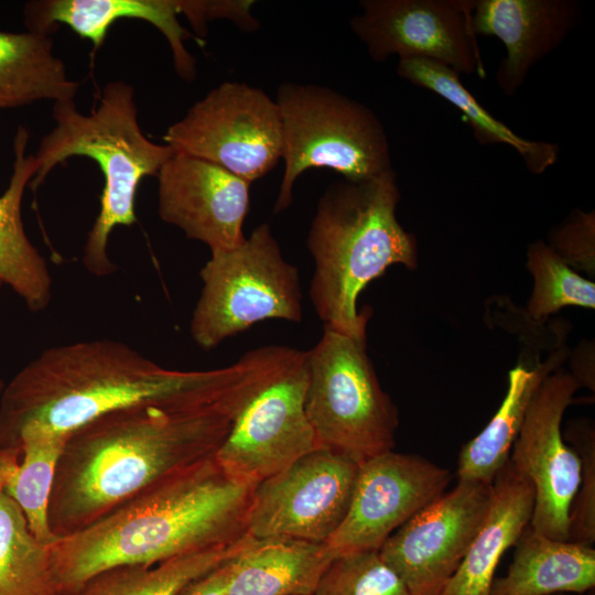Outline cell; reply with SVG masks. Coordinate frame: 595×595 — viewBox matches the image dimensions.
<instances>
[{"label": "cell", "instance_id": "26", "mask_svg": "<svg viewBox=\"0 0 595 595\" xmlns=\"http://www.w3.org/2000/svg\"><path fill=\"white\" fill-rule=\"evenodd\" d=\"M66 440L25 433L20 446H0V493L23 512L31 532L48 545L53 536L47 519L55 468Z\"/></svg>", "mask_w": 595, "mask_h": 595}, {"label": "cell", "instance_id": "8", "mask_svg": "<svg viewBox=\"0 0 595 595\" xmlns=\"http://www.w3.org/2000/svg\"><path fill=\"white\" fill-rule=\"evenodd\" d=\"M199 277L203 288L190 333L205 350L261 321L302 320L299 270L285 260L267 223L239 246L210 252Z\"/></svg>", "mask_w": 595, "mask_h": 595}, {"label": "cell", "instance_id": "32", "mask_svg": "<svg viewBox=\"0 0 595 595\" xmlns=\"http://www.w3.org/2000/svg\"><path fill=\"white\" fill-rule=\"evenodd\" d=\"M572 269L595 273V214L578 208L554 227L547 244Z\"/></svg>", "mask_w": 595, "mask_h": 595}, {"label": "cell", "instance_id": "1", "mask_svg": "<svg viewBox=\"0 0 595 595\" xmlns=\"http://www.w3.org/2000/svg\"><path fill=\"white\" fill-rule=\"evenodd\" d=\"M260 374L257 368L220 401L130 405L73 432L57 461L48 502L53 536L78 532L158 482L215 455Z\"/></svg>", "mask_w": 595, "mask_h": 595}, {"label": "cell", "instance_id": "13", "mask_svg": "<svg viewBox=\"0 0 595 595\" xmlns=\"http://www.w3.org/2000/svg\"><path fill=\"white\" fill-rule=\"evenodd\" d=\"M580 387L574 376L563 370L542 380L508 462L534 487L530 526L562 541H569V516L581 480V463L574 448L565 443L561 423Z\"/></svg>", "mask_w": 595, "mask_h": 595}, {"label": "cell", "instance_id": "12", "mask_svg": "<svg viewBox=\"0 0 595 595\" xmlns=\"http://www.w3.org/2000/svg\"><path fill=\"white\" fill-rule=\"evenodd\" d=\"M475 0H361L351 31L375 62L391 55L444 64L456 73L486 76L472 28Z\"/></svg>", "mask_w": 595, "mask_h": 595}, {"label": "cell", "instance_id": "21", "mask_svg": "<svg viewBox=\"0 0 595 595\" xmlns=\"http://www.w3.org/2000/svg\"><path fill=\"white\" fill-rule=\"evenodd\" d=\"M29 133L19 127L9 185L0 195V282L11 288L32 312L45 310L52 300V277L46 259L28 238L22 220V199L37 165L26 155Z\"/></svg>", "mask_w": 595, "mask_h": 595}, {"label": "cell", "instance_id": "24", "mask_svg": "<svg viewBox=\"0 0 595 595\" xmlns=\"http://www.w3.org/2000/svg\"><path fill=\"white\" fill-rule=\"evenodd\" d=\"M397 74L412 85L431 90L458 109L479 144H507L515 149L530 173L542 174L558 162V144L517 134L479 104L461 82V75L451 67L430 60L404 58L399 60Z\"/></svg>", "mask_w": 595, "mask_h": 595}, {"label": "cell", "instance_id": "35", "mask_svg": "<svg viewBox=\"0 0 595 595\" xmlns=\"http://www.w3.org/2000/svg\"><path fill=\"white\" fill-rule=\"evenodd\" d=\"M4 386H6V383L3 382L2 379H0V397H1L2 392H3Z\"/></svg>", "mask_w": 595, "mask_h": 595}, {"label": "cell", "instance_id": "29", "mask_svg": "<svg viewBox=\"0 0 595 595\" xmlns=\"http://www.w3.org/2000/svg\"><path fill=\"white\" fill-rule=\"evenodd\" d=\"M527 268L533 278L528 313L542 320L562 307H595V284L567 266L543 241L529 246Z\"/></svg>", "mask_w": 595, "mask_h": 595}, {"label": "cell", "instance_id": "22", "mask_svg": "<svg viewBox=\"0 0 595 595\" xmlns=\"http://www.w3.org/2000/svg\"><path fill=\"white\" fill-rule=\"evenodd\" d=\"M505 576L494 578L489 595L585 594L595 587V549L555 540L530 524L518 539Z\"/></svg>", "mask_w": 595, "mask_h": 595}, {"label": "cell", "instance_id": "36", "mask_svg": "<svg viewBox=\"0 0 595 595\" xmlns=\"http://www.w3.org/2000/svg\"><path fill=\"white\" fill-rule=\"evenodd\" d=\"M583 595H595V592H594V589H592V591H589V592H587V593H585Z\"/></svg>", "mask_w": 595, "mask_h": 595}, {"label": "cell", "instance_id": "6", "mask_svg": "<svg viewBox=\"0 0 595 595\" xmlns=\"http://www.w3.org/2000/svg\"><path fill=\"white\" fill-rule=\"evenodd\" d=\"M275 102L282 123L284 173L273 212L293 202L296 178L311 167H327L358 182L391 167L385 127L366 105L326 86L285 82Z\"/></svg>", "mask_w": 595, "mask_h": 595}, {"label": "cell", "instance_id": "2", "mask_svg": "<svg viewBox=\"0 0 595 595\" xmlns=\"http://www.w3.org/2000/svg\"><path fill=\"white\" fill-rule=\"evenodd\" d=\"M248 369L247 355L223 368L169 369L113 339L50 347L6 383L0 446H19L25 433L67 440L98 416L130 405L220 401L240 386Z\"/></svg>", "mask_w": 595, "mask_h": 595}, {"label": "cell", "instance_id": "28", "mask_svg": "<svg viewBox=\"0 0 595 595\" xmlns=\"http://www.w3.org/2000/svg\"><path fill=\"white\" fill-rule=\"evenodd\" d=\"M0 595H62L48 547L35 538L19 506L2 493Z\"/></svg>", "mask_w": 595, "mask_h": 595}, {"label": "cell", "instance_id": "5", "mask_svg": "<svg viewBox=\"0 0 595 595\" xmlns=\"http://www.w3.org/2000/svg\"><path fill=\"white\" fill-rule=\"evenodd\" d=\"M54 128L34 153L37 170L29 183L36 190L58 164L71 156H88L104 175L99 213L87 234L82 262L96 277L112 273L108 241L118 226L136 223L134 201L143 177L158 175L174 154L166 144L149 140L142 132L134 89L122 80L108 83L97 108L82 113L74 101L53 104Z\"/></svg>", "mask_w": 595, "mask_h": 595}, {"label": "cell", "instance_id": "27", "mask_svg": "<svg viewBox=\"0 0 595 595\" xmlns=\"http://www.w3.org/2000/svg\"><path fill=\"white\" fill-rule=\"evenodd\" d=\"M247 534L229 547L205 549L153 565H121L89 578L76 595H178L196 578L237 555Z\"/></svg>", "mask_w": 595, "mask_h": 595}, {"label": "cell", "instance_id": "25", "mask_svg": "<svg viewBox=\"0 0 595 595\" xmlns=\"http://www.w3.org/2000/svg\"><path fill=\"white\" fill-rule=\"evenodd\" d=\"M77 90L48 34L0 31V109L71 100Z\"/></svg>", "mask_w": 595, "mask_h": 595}, {"label": "cell", "instance_id": "15", "mask_svg": "<svg viewBox=\"0 0 595 595\" xmlns=\"http://www.w3.org/2000/svg\"><path fill=\"white\" fill-rule=\"evenodd\" d=\"M451 478L448 469L393 450L366 459L347 513L327 545L336 554L379 551L398 528L445 493Z\"/></svg>", "mask_w": 595, "mask_h": 595}, {"label": "cell", "instance_id": "30", "mask_svg": "<svg viewBox=\"0 0 595 595\" xmlns=\"http://www.w3.org/2000/svg\"><path fill=\"white\" fill-rule=\"evenodd\" d=\"M313 595H411L379 551L337 554L320 578Z\"/></svg>", "mask_w": 595, "mask_h": 595}, {"label": "cell", "instance_id": "18", "mask_svg": "<svg viewBox=\"0 0 595 595\" xmlns=\"http://www.w3.org/2000/svg\"><path fill=\"white\" fill-rule=\"evenodd\" d=\"M28 31L48 34L66 24L99 48L109 28L120 19L144 20L166 39L176 73L186 82L196 76V64L184 42L192 36L178 21L180 0H43L24 6Z\"/></svg>", "mask_w": 595, "mask_h": 595}, {"label": "cell", "instance_id": "4", "mask_svg": "<svg viewBox=\"0 0 595 595\" xmlns=\"http://www.w3.org/2000/svg\"><path fill=\"white\" fill-rule=\"evenodd\" d=\"M399 201L393 169L332 183L321 196L306 246L314 261L310 299L324 326L366 338L370 312L357 309L363 290L390 266L415 269L416 239L398 221Z\"/></svg>", "mask_w": 595, "mask_h": 595}, {"label": "cell", "instance_id": "20", "mask_svg": "<svg viewBox=\"0 0 595 595\" xmlns=\"http://www.w3.org/2000/svg\"><path fill=\"white\" fill-rule=\"evenodd\" d=\"M336 555L326 543L250 537L232 559L226 595H313Z\"/></svg>", "mask_w": 595, "mask_h": 595}, {"label": "cell", "instance_id": "11", "mask_svg": "<svg viewBox=\"0 0 595 595\" xmlns=\"http://www.w3.org/2000/svg\"><path fill=\"white\" fill-rule=\"evenodd\" d=\"M359 463L318 447L255 486L247 534L326 543L344 520Z\"/></svg>", "mask_w": 595, "mask_h": 595}, {"label": "cell", "instance_id": "23", "mask_svg": "<svg viewBox=\"0 0 595 595\" xmlns=\"http://www.w3.org/2000/svg\"><path fill=\"white\" fill-rule=\"evenodd\" d=\"M560 361V356L555 355L533 368L519 364L509 371L508 388L500 407L483 431L459 451L458 482L493 484L509 462L534 392Z\"/></svg>", "mask_w": 595, "mask_h": 595}, {"label": "cell", "instance_id": "10", "mask_svg": "<svg viewBox=\"0 0 595 595\" xmlns=\"http://www.w3.org/2000/svg\"><path fill=\"white\" fill-rule=\"evenodd\" d=\"M305 350L292 355L252 391L215 454L232 478L256 486L320 447L305 411Z\"/></svg>", "mask_w": 595, "mask_h": 595}, {"label": "cell", "instance_id": "37", "mask_svg": "<svg viewBox=\"0 0 595 595\" xmlns=\"http://www.w3.org/2000/svg\"><path fill=\"white\" fill-rule=\"evenodd\" d=\"M2 286V283L0 282V288Z\"/></svg>", "mask_w": 595, "mask_h": 595}, {"label": "cell", "instance_id": "16", "mask_svg": "<svg viewBox=\"0 0 595 595\" xmlns=\"http://www.w3.org/2000/svg\"><path fill=\"white\" fill-rule=\"evenodd\" d=\"M160 218L210 252L244 242L250 182L228 170L190 155L174 153L158 173Z\"/></svg>", "mask_w": 595, "mask_h": 595}, {"label": "cell", "instance_id": "33", "mask_svg": "<svg viewBox=\"0 0 595 595\" xmlns=\"http://www.w3.org/2000/svg\"><path fill=\"white\" fill-rule=\"evenodd\" d=\"M255 3L252 0H180V8L194 31L204 36L207 22L215 19L230 20L244 32L257 31L260 22L251 14Z\"/></svg>", "mask_w": 595, "mask_h": 595}, {"label": "cell", "instance_id": "38", "mask_svg": "<svg viewBox=\"0 0 595 595\" xmlns=\"http://www.w3.org/2000/svg\"><path fill=\"white\" fill-rule=\"evenodd\" d=\"M561 595V594H560Z\"/></svg>", "mask_w": 595, "mask_h": 595}, {"label": "cell", "instance_id": "19", "mask_svg": "<svg viewBox=\"0 0 595 595\" xmlns=\"http://www.w3.org/2000/svg\"><path fill=\"white\" fill-rule=\"evenodd\" d=\"M533 507L532 483L508 463L493 482L486 516L440 595H489L497 565L530 524Z\"/></svg>", "mask_w": 595, "mask_h": 595}, {"label": "cell", "instance_id": "17", "mask_svg": "<svg viewBox=\"0 0 595 595\" xmlns=\"http://www.w3.org/2000/svg\"><path fill=\"white\" fill-rule=\"evenodd\" d=\"M581 14L575 0H475V35L495 36L506 48L496 72L502 94L518 91L532 66L563 43Z\"/></svg>", "mask_w": 595, "mask_h": 595}, {"label": "cell", "instance_id": "14", "mask_svg": "<svg viewBox=\"0 0 595 595\" xmlns=\"http://www.w3.org/2000/svg\"><path fill=\"white\" fill-rule=\"evenodd\" d=\"M491 485L458 482L398 528L379 549L411 595H440L488 510Z\"/></svg>", "mask_w": 595, "mask_h": 595}, {"label": "cell", "instance_id": "9", "mask_svg": "<svg viewBox=\"0 0 595 595\" xmlns=\"http://www.w3.org/2000/svg\"><path fill=\"white\" fill-rule=\"evenodd\" d=\"M163 140L174 153L215 163L252 183L282 159L281 115L263 90L224 82L170 126Z\"/></svg>", "mask_w": 595, "mask_h": 595}, {"label": "cell", "instance_id": "7", "mask_svg": "<svg viewBox=\"0 0 595 595\" xmlns=\"http://www.w3.org/2000/svg\"><path fill=\"white\" fill-rule=\"evenodd\" d=\"M305 364V411L320 447L359 464L393 450L398 410L381 388L366 338L324 326Z\"/></svg>", "mask_w": 595, "mask_h": 595}, {"label": "cell", "instance_id": "3", "mask_svg": "<svg viewBox=\"0 0 595 595\" xmlns=\"http://www.w3.org/2000/svg\"><path fill=\"white\" fill-rule=\"evenodd\" d=\"M253 489L227 474L215 455L158 482L47 545L62 595H76L111 567L153 565L239 542L247 536Z\"/></svg>", "mask_w": 595, "mask_h": 595}, {"label": "cell", "instance_id": "34", "mask_svg": "<svg viewBox=\"0 0 595 595\" xmlns=\"http://www.w3.org/2000/svg\"><path fill=\"white\" fill-rule=\"evenodd\" d=\"M234 558L190 583L178 595H226Z\"/></svg>", "mask_w": 595, "mask_h": 595}, {"label": "cell", "instance_id": "31", "mask_svg": "<svg viewBox=\"0 0 595 595\" xmlns=\"http://www.w3.org/2000/svg\"><path fill=\"white\" fill-rule=\"evenodd\" d=\"M565 436L578 455L581 480L569 516V541L594 545L595 542V432L589 421H575Z\"/></svg>", "mask_w": 595, "mask_h": 595}]
</instances>
